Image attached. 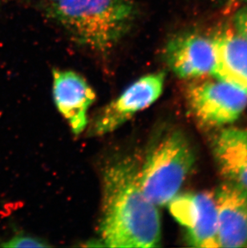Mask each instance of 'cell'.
Returning <instances> with one entry per match:
<instances>
[{
  "instance_id": "1",
  "label": "cell",
  "mask_w": 247,
  "mask_h": 248,
  "mask_svg": "<svg viewBox=\"0 0 247 248\" xmlns=\"http://www.w3.org/2000/svg\"><path fill=\"white\" fill-rule=\"evenodd\" d=\"M139 167L124 158L108 166L103 177L100 232L108 248H156L161 238L157 206L141 190Z\"/></svg>"
},
{
  "instance_id": "2",
  "label": "cell",
  "mask_w": 247,
  "mask_h": 248,
  "mask_svg": "<svg viewBox=\"0 0 247 248\" xmlns=\"http://www.w3.org/2000/svg\"><path fill=\"white\" fill-rule=\"evenodd\" d=\"M52 4L54 16L78 42L101 52L127 35L138 14L131 0H58Z\"/></svg>"
},
{
  "instance_id": "3",
  "label": "cell",
  "mask_w": 247,
  "mask_h": 248,
  "mask_svg": "<svg viewBox=\"0 0 247 248\" xmlns=\"http://www.w3.org/2000/svg\"><path fill=\"white\" fill-rule=\"evenodd\" d=\"M195 162L194 150L184 134H166L149 150L138 180L142 192L156 206L177 196Z\"/></svg>"
},
{
  "instance_id": "4",
  "label": "cell",
  "mask_w": 247,
  "mask_h": 248,
  "mask_svg": "<svg viewBox=\"0 0 247 248\" xmlns=\"http://www.w3.org/2000/svg\"><path fill=\"white\" fill-rule=\"evenodd\" d=\"M188 100L195 117L211 126L233 123L247 106L245 92L217 78L191 85Z\"/></svg>"
},
{
  "instance_id": "5",
  "label": "cell",
  "mask_w": 247,
  "mask_h": 248,
  "mask_svg": "<svg viewBox=\"0 0 247 248\" xmlns=\"http://www.w3.org/2000/svg\"><path fill=\"white\" fill-rule=\"evenodd\" d=\"M164 83V73H152L134 81L100 111L94 119L89 134L102 136L115 131L136 113L154 104L162 93Z\"/></svg>"
},
{
  "instance_id": "6",
  "label": "cell",
  "mask_w": 247,
  "mask_h": 248,
  "mask_svg": "<svg viewBox=\"0 0 247 248\" xmlns=\"http://www.w3.org/2000/svg\"><path fill=\"white\" fill-rule=\"evenodd\" d=\"M168 205L173 218L186 231L187 242L190 246L215 248L217 211L214 195L178 194Z\"/></svg>"
},
{
  "instance_id": "7",
  "label": "cell",
  "mask_w": 247,
  "mask_h": 248,
  "mask_svg": "<svg viewBox=\"0 0 247 248\" xmlns=\"http://www.w3.org/2000/svg\"><path fill=\"white\" fill-rule=\"evenodd\" d=\"M217 211L215 248H247V190L227 182L214 195Z\"/></svg>"
},
{
  "instance_id": "8",
  "label": "cell",
  "mask_w": 247,
  "mask_h": 248,
  "mask_svg": "<svg viewBox=\"0 0 247 248\" xmlns=\"http://www.w3.org/2000/svg\"><path fill=\"white\" fill-rule=\"evenodd\" d=\"M165 57L173 73L183 79L213 75L216 53L212 39L187 33L169 41Z\"/></svg>"
},
{
  "instance_id": "9",
  "label": "cell",
  "mask_w": 247,
  "mask_h": 248,
  "mask_svg": "<svg viewBox=\"0 0 247 248\" xmlns=\"http://www.w3.org/2000/svg\"><path fill=\"white\" fill-rule=\"evenodd\" d=\"M52 92L56 108L73 134H81L88 124V110L96 100L93 88L76 72L54 69Z\"/></svg>"
},
{
  "instance_id": "10",
  "label": "cell",
  "mask_w": 247,
  "mask_h": 248,
  "mask_svg": "<svg viewBox=\"0 0 247 248\" xmlns=\"http://www.w3.org/2000/svg\"><path fill=\"white\" fill-rule=\"evenodd\" d=\"M216 53L213 75L247 94V40L236 32H221L212 38Z\"/></svg>"
},
{
  "instance_id": "11",
  "label": "cell",
  "mask_w": 247,
  "mask_h": 248,
  "mask_svg": "<svg viewBox=\"0 0 247 248\" xmlns=\"http://www.w3.org/2000/svg\"><path fill=\"white\" fill-rule=\"evenodd\" d=\"M214 155L228 182L247 190V130L223 129L215 139Z\"/></svg>"
},
{
  "instance_id": "12",
  "label": "cell",
  "mask_w": 247,
  "mask_h": 248,
  "mask_svg": "<svg viewBox=\"0 0 247 248\" xmlns=\"http://www.w3.org/2000/svg\"><path fill=\"white\" fill-rule=\"evenodd\" d=\"M0 246L3 248H47L50 245L35 237L19 234L0 244Z\"/></svg>"
},
{
  "instance_id": "13",
  "label": "cell",
  "mask_w": 247,
  "mask_h": 248,
  "mask_svg": "<svg viewBox=\"0 0 247 248\" xmlns=\"http://www.w3.org/2000/svg\"><path fill=\"white\" fill-rule=\"evenodd\" d=\"M237 13L240 15V16H242L246 17V18H247V6H246V7L242 8V9L239 10V11H238Z\"/></svg>"
},
{
  "instance_id": "14",
  "label": "cell",
  "mask_w": 247,
  "mask_h": 248,
  "mask_svg": "<svg viewBox=\"0 0 247 248\" xmlns=\"http://www.w3.org/2000/svg\"><path fill=\"white\" fill-rule=\"evenodd\" d=\"M50 1L52 2H56V1H58V0H50Z\"/></svg>"
},
{
  "instance_id": "15",
  "label": "cell",
  "mask_w": 247,
  "mask_h": 248,
  "mask_svg": "<svg viewBox=\"0 0 247 248\" xmlns=\"http://www.w3.org/2000/svg\"><path fill=\"white\" fill-rule=\"evenodd\" d=\"M243 1H247V0H243Z\"/></svg>"
}]
</instances>
